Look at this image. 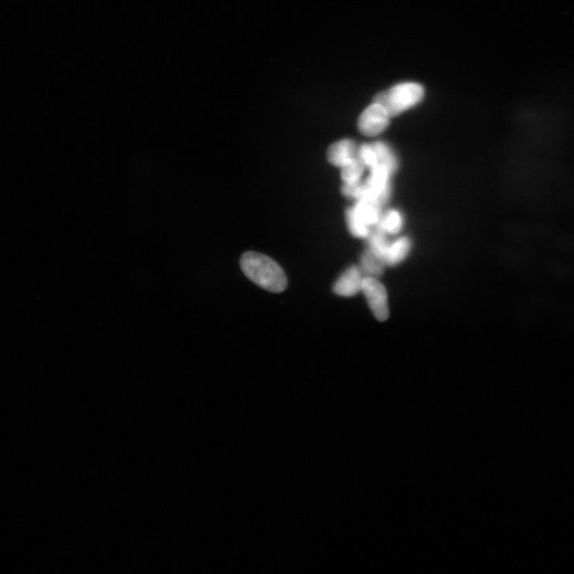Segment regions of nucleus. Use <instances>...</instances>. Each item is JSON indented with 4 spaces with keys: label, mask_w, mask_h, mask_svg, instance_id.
<instances>
[{
    "label": "nucleus",
    "mask_w": 574,
    "mask_h": 574,
    "mask_svg": "<svg viewBox=\"0 0 574 574\" xmlns=\"http://www.w3.org/2000/svg\"><path fill=\"white\" fill-rule=\"evenodd\" d=\"M357 217L368 227H376L382 217L381 206L367 201H357L353 207Z\"/></svg>",
    "instance_id": "nucleus-8"
},
{
    "label": "nucleus",
    "mask_w": 574,
    "mask_h": 574,
    "mask_svg": "<svg viewBox=\"0 0 574 574\" xmlns=\"http://www.w3.org/2000/svg\"><path fill=\"white\" fill-rule=\"evenodd\" d=\"M403 217L397 210H390L386 215H382L376 228L386 234L397 235L403 228Z\"/></svg>",
    "instance_id": "nucleus-10"
},
{
    "label": "nucleus",
    "mask_w": 574,
    "mask_h": 574,
    "mask_svg": "<svg viewBox=\"0 0 574 574\" xmlns=\"http://www.w3.org/2000/svg\"><path fill=\"white\" fill-rule=\"evenodd\" d=\"M362 292L365 295L368 306L376 319L386 321L389 317L388 292L378 279L365 277Z\"/></svg>",
    "instance_id": "nucleus-3"
},
{
    "label": "nucleus",
    "mask_w": 574,
    "mask_h": 574,
    "mask_svg": "<svg viewBox=\"0 0 574 574\" xmlns=\"http://www.w3.org/2000/svg\"><path fill=\"white\" fill-rule=\"evenodd\" d=\"M357 158L356 143L350 139L337 141L327 151V159L331 165L341 168L348 165Z\"/></svg>",
    "instance_id": "nucleus-6"
},
{
    "label": "nucleus",
    "mask_w": 574,
    "mask_h": 574,
    "mask_svg": "<svg viewBox=\"0 0 574 574\" xmlns=\"http://www.w3.org/2000/svg\"><path fill=\"white\" fill-rule=\"evenodd\" d=\"M386 235V233L376 228L375 230L371 232L367 238L368 246V249L370 250L372 253L376 255L378 257H380L383 260L384 255L386 254L389 244H390L387 240Z\"/></svg>",
    "instance_id": "nucleus-12"
},
{
    "label": "nucleus",
    "mask_w": 574,
    "mask_h": 574,
    "mask_svg": "<svg viewBox=\"0 0 574 574\" xmlns=\"http://www.w3.org/2000/svg\"><path fill=\"white\" fill-rule=\"evenodd\" d=\"M386 266V264H384L382 259L378 257L368 249L361 256L359 268H360L364 276L379 279L384 274Z\"/></svg>",
    "instance_id": "nucleus-9"
},
{
    "label": "nucleus",
    "mask_w": 574,
    "mask_h": 574,
    "mask_svg": "<svg viewBox=\"0 0 574 574\" xmlns=\"http://www.w3.org/2000/svg\"><path fill=\"white\" fill-rule=\"evenodd\" d=\"M424 97V89L422 85L404 83L378 94L373 102L382 106L389 116L396 117L418 105Z\"/></svg>",
    "instance_id": "nucleus-2"
},
{
    "label": "nucleus",
    "mask_w": 574,
    "mask_h": 574,
    "mask_svg": "<svg viewBox=\"0 0 574 574\" xmlns=\"http://www.w3.org/2000/svg\"><path fill=\"white\" fill-rule=\"evenodd\" d=\"M365 171V166L359 160L358 157L348 165L342 168V179L345 184H357L360 183Z\"/></svg>",
    "instance_id": "nucleus-14"
},
{
    "label": "nucleus",
    "mask_w": 574,
    "mask_h": 574,
    "mask_svg": "<svg viewBox=\"0 0 574 574\" xmlns=\"http://www.w3.org/2000/svg\"><path fill=\"white\" fill-rule=\"evenodd\" d=\"M241 269L254 284L273 293L286 290L287 279L281 266L263 254L246 253L240 259Z\"/></svg>",
    "instance_id": "nucleus-1"
},
{
    "label": "nucleus",
    "mask_w": 574,
    "mask_h": 574,
    "mask_svg": "<svg viewBox=\"0 0 574 574\" xmlns=\"http://www.w3.org/2000/svg\"><path fill=\"white\" fill-rule=\"evenodd\" d=\"M412 248V242L408 237H402L389 244L384 261L386 266H395L402 264Z\"/></svg>",
    "instance_id": "nucleus-7"
},
{
    "label": "nucleus",
    "mask_w": 574,
    "mask_h": 574,
    "mask_svg": "<svg viewBox=\"0 0 574 574\" xmlns=\"http://www.w3.org/2000/svg\"><path fill=\"white\" fill-rule=\"evenodd\" d=\"M364 279L365 276L359 266H352L338 278L333 290L337 295L346 298L355 296L362 292Z\"/></svg>",
    "instance_id": "nucleus-5"
},
{
    "label": "nucleus",
    "mask_w": 574,
    "mask_h": 574,
    "mask_svg": "<svg viewBox=\"0 0 574 574\" xmlns=\"http://www.w3.org/2000/svg\"><path fill=\"white\" fill-rule=\"evenodd\" d=\"M346 221L348 230L353 237L360 239H367L370 235V228L364 224L360 219L357 217L353 208L347 209L346 211Z\"/></svg>",
    "instance_id": "nucleus-13"
},
{
    "label": "nucleus",
    "mask_w": 574,
    "mask_h": 574,
    "mask_svg": "<svg viewBox=\"0 0 574 574\" xmlns=\"http://www.w3.org/2000/svg\"><path fill=\"white\" fill-rule=\"evenodd\" d=\"M373 146L377 152L378 164L387 166L393 174L396 172L398 162L392 148L387 144L382 141L373 144Z\"/></svg>",
    "instance_id": "nucleus-11"
},
{
    "label": "nucleus",
    "mask_w": 574,
    "mask_h": 574,
    "mask_svg": "<svg viewBox=\"0 0 574 574\" xmlns=\"http://www.w3.org/2000/svg\"><path fill=\"white\" fill-rule=\"evenodd\" d=\"M390 117L382 106L373 102L359 117L358 130L367 137L377 136L387 129Z\"/></svg>",
    "instance_id": "nucleus-4"
},
{
    "label": "nucleus",
    "mask_w": 574,
    "mask_h": 574,
    "mask_svg": "<svg viewBox=\"0 0 574 574\" xmlns=\"http://www.w3.org/2000/svg\"><path fill=\"white\" fill-rule=\"evenodd\" d=\"M357 157L365 167L373 168L378 165L377 152L373 145L364 144L357 150Z\"/></svg>",
    "instance_id": "nucleus-15"
}]
</instances>
